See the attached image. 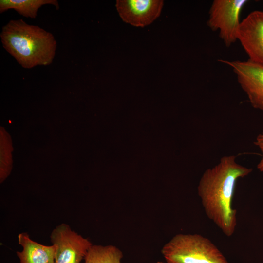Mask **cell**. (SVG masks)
Wrapping results in <instances>:
<instances>
[{
	"mask_svg": "<svg viewBox=\"0 0 263 263\" xmlns=\"http://www.w3.org/2000/svg\"><path fill=\"white\" fill-rule=\"evenodd\" d=\"M252 171L238 164L235 156H225L206 169L199 181L198 194L206 214L228 237L237 225V210L232 207L236 183Z\"/></svg>",
	"mask_w": 263,
	"mask_h": 263,
	"instance_id": "1",
	"label": "cell"
},
{
	"mask_svg": "<svg viewBox=\"0 0 263 263\" xmlns=\"http://www.w3.org/2000/svg\"><path fill=\"white\" fill-rule=\"evenodd\" d=\"M5 50L23 68L51 64L54 59L57 42L53 35L22 19L10 20L2 27L0 34Z\"/></svg>",
	"mask_w": 263,
	"mask_h": 263,
	"instance_id": "2",
	"label": "cell"
},
{
	"mask_svg": "<svg viewBox=\"0 0 263 263\" xmlns=\"http://www.w3.org/2000/svg\"><path fill=\"white\" fill-rule=\"evenodd\" d=\"M161 254L166 263H229L210 240L198 234L175 235L162 247Z\"/></svg>",
	"mask_w": 263,
	"mask_h": 263,
	"instance_id": "3",
	"label": "cell"
},
{
	"mask_svg": "<svg viewBox=\"0 0 263 263\" xmlns=\"http://www.w3.org/2000/svg\"><path fill=\"white\" fill-rule=\"evenodd\" d=\"M247 0H214L208 13L207 25L219 35L225 45L230 46L237 41L241 23L240 15Z\"/></svg>",
	"mask_w": 263,
	"mask_h": 263,
	"instance_id": "4",
	"label": "cell"
},
{
	"mask_svg": "<svg viewBox=\"0 0 263 263\" xmlns=\"http://www.w3.org/2000/svg\"><path fill=\"white\" fill-rule=\"evenodd\" d=\"M50 238L52 244L56 246L55 263H81L93 245L87 238L64 223L53 229Z\"/></svg>",
	"mask_w": 263,
	"mask_h": 263,
	"instance_id": "5",
	"label": "cell"
},
{
	"mask_svg": "<svg viewBox=\"0 0 263 263\" xmlns=\"http://www.w3.org/2000/svg\"><path fill=\"white\" fill-rule=\"evenodd\" d=\"M219 61L232 69L252 106L263 112V67L248 60Z\"/></svg>",
	"mask_w": 263,
	"mask_h": 263,
	"instance_id": "6",
	"label": "cell"
},
{
	"mask_svg": "<svg viewBox=\"0 0 263 263\" xmlns=\"http://www.w3.org/2000/svg\"><path fill=\"white\" fill-rule=\"evenodd\" d=\"M237 40L248 60L263 67V11H253L241 21Z\"/></svg>",
	"mask_w": 263,
	"mask_h": 263,
	"instance_id": "7",
	"label": "cell"
},
{
	"mask_svg": "<svg viewBox=\"0 0 263 263\" xmlns=\"http://www.w3.org/2000/svg\"><path fill=\"white\" fill-rule=\"evenodd\" d=\"M163 3L162 0H117L116 7L124 22L143 27L160 16Z\"/></svg>",
	"mask_w": 263,
	"mask_h": 263,
	"instance_id": "8",
	"label": "cell"
},
{
	"mask_svg": "<svg viewBox=\"0 0 263 263\" xmlns=\"http://www.w3.org/2000/svg\"><path fill=\"white\" fill-rule=\"evenodd\" d=\"M18 243L22 247L21 251L16 252L20 263H55L56 246L45 245L30 238L26 232L18 235Z\"/></svg>",
	"mask_w": 263,
	"mask_h": 263,
	"instance_id": "9",
	"label": "cell"
},
{
	"mask_svg": "<svg viewBox=\"0 0 263 263\" xmlns=\"http://www.w3.org/2000/svg\"><path fill=\"white\" fill-rule=\"evenodd\" d=\"M45 4H51L56 9H59V4L56 0H0V13L14 9L23 17L35 19L38 9Z\"/></svg>",
	"mask_w": 263,
	"mask_h": 263,
	"instance_id": "10",
	"label": "cell"
},
{
	"mask_svg": "<svg viewBox=\"0 0 263 263\" xmlns=\"http://www.w3.org/2000/svg\"><path fill=\"white\" fill-rule=\"evenodd\" d=\"M122 251L113 245H92L84 258L85 263H121Z\"/></svg>",
	"mask_w": 263,
	"mask_h": 263,
	"instance_id": "11",
	"label": "cell"
},
{
	"mask_svg": "<svg viewBox=\"0 0 263 263\" xmlns=\"http://www.w3.org/2000/svg\"><path fill=\"white\" fill-rule=\"evenodd\" d=\"M254 143L259 148L262 153V158L257 168L261 172H263V132L257 136Z\"/></svg>",
	"mask_w": 263,
	"mask_h": 263,
	"instance_id": "12",
	"label": "cell"
},
{
	"mask_svg": "<svg viewBox=\"0 0 263 263\" xmlns=\"http://www.w3.org/2000/svg\"><path fill=\"white\" fill-rule=\"evenodd\" d=\"M155 263H166V262H162V261H158L156 262Z\"/></svg>",
	"mask_w": 263,
	"mask_h": 263,
	"instance_id": "13",
	"label": "cell"
}]
</instances>
